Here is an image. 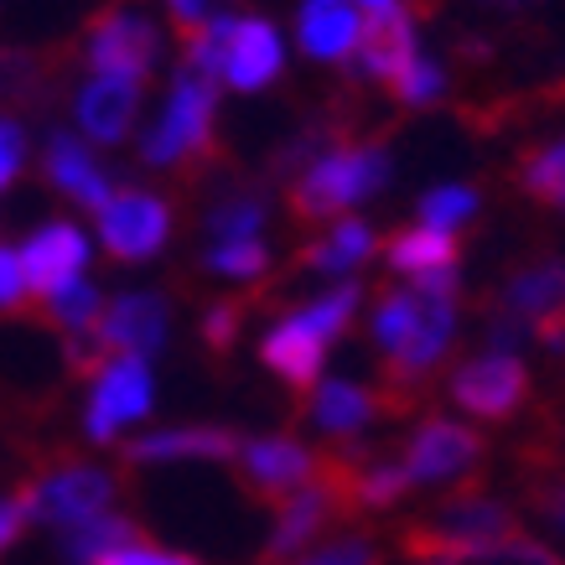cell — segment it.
<instances>
[{
	"mask_svg": "<svg viewBox=\"0 0 565 565\" xmlns=\"http://www.w3.org/2000/svg\"><path fill=\"white\" fill-rule=\"evenodd\" d=\"M509 534H519V530L503 503H493V498H482V493H462V498H451V503H441L426 524L399 534V545H405L411 561H420V555H457V550L493 545V540H509Z\"/></svg>",
	"mask_w": 565,
	"mask_h": 565,
	"instance_id": "cell-1",
	"label": "cell"
},
{
	"mask_svg": "<svg viewBox=\"0 0 565 565\" xmlns=\"http://www.w3.org/2000/svg\"><path fill=\"white\" fill-rule=\"evenodd\" d=\"M390 182V156L379 146H359V151H332L311 167L301 182H296V218H327L338 207L359 203L369 192H379Z\"/></svg>",
	"mask_w": 565,
	"mask_h": 565,
	"instance_id": "cell-2",
	"label": "cell"
},
{
	"mask_svg": "<svg viewBox=\"0 0 565 565\" xmlns=\"http://www.w3.org/2000/svg\"><path fill=\"white\" fill-rule=\"evenodd\" d=\"M109 498H115V478L99 472V467H84V462H68L36 478L21 488V514L26 519H42V524H63V530H78L88 519L109 514Z\"/></svg>",
	"mask_w": 565,
	"mask_h": 565,
	"instance_id": "cell-3",
	"label": "cell"
},
{
	"mask_svg": "<svg viewBox=\"0 0 565 565\" xmlns=\"http://www.w3.org/2000/svg\"><path fill=\"white\" fill-rule=\"evenodd\" d=\"M207 146H213V78L182 73L161 125L146 136V161L167 167V161H182V156H207Z\"/></svg>",
	"mask_w": 565,
	"mask_h": 565,
	"instance_id": "cell-4",
	"label": "cell"
},
{
	"mask_svg": "<svg viewBox=\"0 0 565 565\" xmlns=\"http://www.w3.org/2000/svg\"><path fill=\"white\" fill-rule=\"evenodd\" d=\"M524 390H530V374H524V363L514 353H482V359L462 363L451 374V399L472 415H488V420L514 415Z\"/></svg>",
	"mask_w": 565,
	"mask_h": 565,
	"instance_id": "cell-5",
	"label": "cell"
},
{
	"mask_svg": "<svg viewBox=\"0 0 565 565\" xmlns=\"http://www.w3.org/2000/svg\"><path fill=\"white\" fill-rule=\"evenodd\" d=\"M482 462V436L457 426V420H426L415 430L411 451H405V478L415 482H457Z\"/></svg>",
	"mask_w": 565,
	"mask_h": 565,
	"instance_id": "cell-6",
	"label": "cell"
},
{
	"mask_svg": "<svg viewBox=\"0 0 565 565\" xmlns=\"http://www.w3.org/2000/svg\"><path fill=\"white\" fill-rule=\"evenodd\" d=\"M88 57H94V68L99 78H125V84H140V73L156 63V26L136 11H104L94 21V42H88Z\"/></svg>",
	"mask_w": 565,
	"mask_h": 565,
	"instance_id": "cell-7",
	"label": "cell"
},
{
	"mask_svg": "<svg viewBox=\"0 0 565 565\" xmlns=\"http://www.w3.org/2000/svg\"><path fill=\"white\" fill-rule=\"evenodd\" d=\"M151 411V374L140 359H115L99 369L94 399H88V436L94 441H115L130 420Z\"/></svg>",
	"mask_w": 565,
	"mask_h": 565,
	"instance_id": "cell-8",
	"label": "cell"
},
{
	"mask_svg": "<svg viewBox=\"0 0 565 565\" xmlns=\"http://www.w3.org/2000/svg\"><path fill=\"white\" fill-rule=\"evenodd\" d=\"M172 228V213L161 198L151 192H120L99 207V234H104V249L115 259H146L161 249Z\"/></svg>",
	"mask_w": 565,
	"mask_h": 565,
	"instance_id": "cell-9",
	"label": "cell"
},
{
	"mask_svg": "<svg viewBox=\"0 0 565 565\" xmlns=\"http://www.w3.org/2000/svg\"><path fill=\"white\" fill-rule=\"evenodd\" d=\"M239 467H244V482H249L259 498H280V503L317 478V457H311L307 446L286 441V436L249 441L239 451Z\"/></svg>",
	"mask_w": 565,
	"mask_h": 565,
	"instance_id": "cell-10",
	"label": "cell"
},
{
	"mask_svg": "<svg viewBox=\"0 0 565 565\" xmlns=\"http://www.w3.org/2000/svg\"><path fill=\"white\" fill-rule=\"evenodd\" d=\"M161 338H167V301L161 296H120L115 307L104 311L99 322V353H120V359H146V353H156L161 348Z\"/></svg>",
	"mask_w": 565,
	"mask_h": 565,
	"instance_id": "cell-11",
	"label": "cell"
},
{
	"mask_svg": "<svg viewBox=\"0 0 565 565\" xmlns=\"http://www.w3.org/2000/svg\"><path fill=\"white\" fill-rule=\"evenodd\" d=\"M84 259H88V239H84V234H78L73 223H47V228H42V234L21 249V280H26L32 291L52 296V291H63V286H73V280H78Z\"/></svg>",
	"mask_w": 565,
	"mask_h": 565,
	"instance_id": "cell-12",
	"label": "cell"
},
{
	"mask_svg": "<svg viewBox=\"0 0 565 565\" xmlns=\"http://www.w3.org/2000/svg\"><path fill=\"white\" fill-rule=\"evenodd\" d=\"M244 441L234 430L218 426H182V430H156V436H140V441L125 446L130 462H192V457H207V462H223V457H239Z\"/></svg>",
	"mask_w": 565,
	"mask_h": 565,
	"instance_id": "cell-13",
	"label": "cell"
},
{
	"mask_svg": "<svg viewBox=\"0 0 565 565\" xmlns=\"http://www.w3.org/2000/svg\"><path fill=\"white\" fill-rule=\"evenodd\" d=\"M359 63H363V73H374V78H399V73L415 63V26L399 6L374 11V17L363 21Z\"/></svg>",
	"mask_w": 565,
	"mask_h": 565,
	"instance_id": "cell-14",
	"label": "cell"
},
{
	"mask_svg": "<svg viewBox=\"0 0 565 565\" xmlns=\"http://www.w3.org/2000/svg\"><path fill=\"white\" fill-rule=\"evenodd\" d=\"M280 73V36L265 21H234L228 52H223V78L234 88H265Z\"/></svg>",
	"mask_w": 565,
	"mask_h": 565,
	"instance_id": "cell-15",
	"label": "cell"
},
{
	"mask_svg": "<svg viewBox=\"0 0 565 565\" xmlns=\"http://www.w3.org/2000/svg\"><path fill=\"white\" fill-rule=\"evenodd\" d=\"M265 363H270L275 374L286 379L291 390H311L317 384V374H322V353H327V343L311 332L301 317H286V322L275 327L270 338H265Z\"/></svg>",
	"mask_w": 565,
	"mask_h": 565,
	"instance_id": "cell-16",
	"label": "cell"
},
{
	"mask_svg": "<svg viewBox=\"0 0 565 565\" xmlns=\"http://www.w3.org/2000/svg\"><path fill=\"white\" fill-rule=\"evenodd\" d=\"M359 36H363V21L353 11V0H307V11H301V47L311 57L338 63V57H348L359 47Z\"/></svg>",
	"mask_w": 565,
	"mask_h": 565,
	"instance_id": "cell-17",
	"label": "cell"
},
{
	"mask_svg": "<svg viewBox=\"0 0 565 565\" xmlns=\"http://www.w3.org/2000/svg\"><path fill=\"white\" fill-rule=\"evenodd\" d=\"M140 84H125V78H94V84L78 94V125H84L94 140H115L130 130V115H136Z\"/></svg>",
	"mask_w": 565,
	"mask_h": 565,
	"instance_id": "cell-18",
	"label": "cell"
},
{
	"mask_svg": "<svg viewBox=\"0 0 565 565\" xmlns=\"http://www.w3.org/2000/svg\"><path fill=\"white\" fill-rule=\"evenodd\" d=\"M47 177L68 192V198H78V203H88V207H104L109 198H115V192H109V182H104V172L94 167V156H88L73 136H52V146H47Z\"/></svg>",
	"mask_w": 565,
	"mask_h": 565,
	"instance_id": "cell-19",
	"label": "cell"
},
{
	"mask_svg": "<svg viewBox=\"0 0 565 565\" xmlns=\"http://www.w3.org/2000/svg\"><path fill=\"white\" fill-rule=\"evenodd\" d=\"M524 503L565 545V451H534L530 478H524Z\"/></svg>",
	"mask_w": 565,
	"mask_h": 565,
	"instance_id": "cell-20",
	"label": "cell"
},
{
	"mask_svg": "<svg viewBox=\"0 0 565 565\" xmlns=\"http://www.w3.org/2000/svg\"><path fill=\"white\" fill-rule=\"evenodd\" d=\"M379 411V399L359 384H348V379H332L322 390L311 394V420L332 436H353V430L369 426V415Z\"/></svg>",
	"mask_w": 565,
	"mask_h": 565,
	"instance_id": "cell-21",
	"label": "cell"
},
{
	"mask_svg": "<svg viewBox=\"0 0 565 565\" xmlns=\"http://www.w3.org/2000/svg\"><path fill=\"white\" fill-rule=\"evenodd\" d=\"M390 265L415 275V280L451 275L457 270V244H451V234H436V228H411V234H399L390 244Z\"/></svg>",
	"mask_w": 565,
	"mask_h": 565,
	"instance_id": "cell-22",
	"label": "cell"
},
{
	"mask_svg": "<svg viewBox=\"0 0 565 565\" xmlns=\"http://www.w3.org/2000/svg\"><path fill=\"white\" fill-rule=\"evenodd\" d=\"M415 565H565V561L555 550L540 545V540L509 534V540H493V545H478V550H457V555H420Z\"/></svg>",
	"mask_w": 565,
	"mask_h": 565,
	"instance_id": "cell-23",
	"label": "cell"
},
{
	"mask_svg": "<svg viewBox=\"0 0 565 565\" xmlns=\"http://www.w3.org/2000/svg\"><path fill=\"white\" fill-rule=\"evenodd\" d=\"M136 540H140V530L130 519L99 514V519H88V524H78V530H68V565H94L99 555H109V550H120V545H136Z\"/></svg>",
	"mask_w": 565,
	"mask_h": 565,
	"instance_id": "cell-24",
	"label": "cell"
},
{
	"mask_svg": "<svg viewBox=\"0 0 565 565\" xmlns=\"http://www.w3.org/2000/svg\"><path fill=\"white\" fill-rule=\"evenodd\" d=\"M369 249H374V234H369L363 223L348 218V223H338L322 244H311L307 265H311V270H327V275H343V270H353V265H363V259H369Z\"/></svg>",
	"mask_w": 565,
	"mask_h": 565,
	"instance_id": "cell-25",
	"label": "cell"
},
{
	"mask_svg": "<svg viewBox=\"0 0 565 565\" xmlns=\"http://www.w3.org/2000/svg\"><path fill=\"white\" fill-rule=\"evenodd\" d=\"M561 270L555 265H540V270H524L509 280V307L519 311V317H540L545 322L550 307H555V296H561Z\"/></svg>",
	"mask_w": 565,
	"mask_h": 565,
	"instance_id": "cell-26",
	"label": "cell"
},
{
	"mask_svg": "<svg viewBox=\"0 0 565 565\" xmlns=\"http://www.w3.org/2000/svg\"><path fill=\"white\" fill-rule=\"evenodd\" d=\"M47 311L57 327H68V332H94V317H99V291L88 286V280H73L63 291L47 296Z\"/></svg>",
	"mask_w": 565,
	"mask_h": 565,
	"instance_id": "cell-27",
	"label": "cell"
},
{
	"mask_svg": "<svg viewBox=\"0 0 565 565\" xmlns=\"http://www.w3.org/2000/svg\"><path fill=\"white\" fill-rule=\"evenodd\" d=\"M478 213V192L472 188H436L420 198V218H426V228H436V234H451L457 223H467Z\"/></svg>",
	"mask_w": 565,
	"mask_h": 565,
	"instance_id": "cell-28",
	"label": "cell"
},
{
	"mask_svg": "<svg viewBox=\"0 0 565 565\" xmlns=\"http://www.w3.org/2000/svg\"><path fill=\"white\" fill-rule=\"evenodd\" d=\"M353 307H359V291H353V286H338L332 296H322V301H311V307H307V311H296V317H301V322H307L311 332L322 338V343H332V338H338V332L348 327Z\"/></svg>",
	"mask_w": 565,
	"mask_h": 565,
	"instance_id": "cell-29",
	"label": "cell"
},
{
	"mask_svg": "<svg viewBox=\"0 0 565 565\" xmlns=\"http://www.w3.org/2000/svg\"><path fill=\"white\" fill-rule=\"evenodd\" d=\"M207 223H213V234H218L223 244L255 239V228L265 223V203H259V198H228Z\"/></svg>",
	"mask_w": 565,
	"mask_h": 565,
	"instance_id": "cell-30",
	"label": "cell"
},
{
	"mask_svg": "<svg viewBox=\"0 0 565 565\" xmlns=\"http://www.w3.org/2000/svg\"><path fill=\"white\" fill-rule=\"evenodd\" d=\"M524 188H530L534 198H545V203H565V146H555V151H545L540 161H530Z\"/></svg>",
	"mask_w": 565,
	"mask_h": 565,
	"instance_id": "cell-31",
	"label": "cell"
},
{
	"mask_svg": "<svg viewBox=\"0 0 565 565\" xmlns=\"http://www.w3.org/2000/svg\"><path fill=\"white\" fill-rule=\"evenodd\" d=\"M446 88V73L436 68V63H426V57H415L411 68L394 78V94H399V104H430L436 94Z\"/></svg>",
	"mask_w": 565,
	"mask_h": 565,
	"instance_id": "cell-32",
	"label": "cell"
},
{
	"mask_svg": "<svg viewBox=\"0 0 565 565\" xmlns=\"http://www.w3.org/2000/svg\"><path fill=\"white\" fill-rule=\"evenodd\" d=\"M207 265L223 275H259L265 265H270V255H265V244L259 239H239V244H218L213 255H207Z\"/></svg>",
	"mask_w": 565,
	"mask_h": 565,
	"instance_id": "cell-33",
	"label": "cell"
},
{
	"mask_svg": "<svg viewBox=\"0 0 565 565\" xmlns=\"http://www.w3.org/2000/svg\"><path fill=\"white\" fill-rule=\"evenodd\" d=\"M94 565H198V561H192V555H177V550L151 545V540H136V545H120V550H109V555H99Z\"/></svg>",
	"mask_w": 565,
	"mask_h": 565,
	"instance_id": "cell-34",
	"label": "cell"
},
{
	"mask_svg": "<svg viewBox=\"0 0 565 565\" xmlns=\"http://www.w3.org/2000/svg\"><path fill=\"white\" fill-rule=\"evenodd\" d=\"M301 565H379L374 540H338V545H322L317 555H307Z\"/></svg>",
	"mask_w": 565,
	"mask_h": 565,
	"instance_id": "cell-35",
	"label": "cell"
},
{
	"mask_svg": "<svg viewBox=\"0 0 565 565\" xmlns=\"http://www.w3.org/2000/svg\"><path fill=\"white\" fill-rule=\"evenodd\" d=\"M207 343L213 348H228L234 343V332H239V307H234V301H223V307H213L207 311Z\"/></svg>",
	"mask_w": 565,
	"mask_h": 565,
	"instance_id": "cell-36",
	"label": "cell"
},
{
	"mask_svg": "<svg viewBox=\"0 0 565 565\" xmlns=\"http://www.w3.org/2000/svg\"><path fill=\"white\" fill-rule=\"evenodd\" d=\"M21 291H26V280H21V255L0 249V307H17Z\"/></svg>",
	"mask_w": 565,
	"mask_h": 565,
	"instance_id": "cell-37",
	"label": "cell"
},
{
	"mask_svg": "<svg viewBox=\"0 0 565 565\" xmlns=\"http://www.w3.org/2000/svg\"><path fill=\"white\" fill-rule=\"evenodd\" d=\"M17 167H21V130L11 120H0V188L17 177Z\"/></svg>",
	"mask_w": 565,
	"mask_h": 565,
	"instance_id": "cell-38",
	"label": "cell"
},
{
	"mask_svg": "<svg viewBox=\"0 0 565 565\" xmlns=\"http://www.w3.org/2000/svg\"><path fill=\"white\" fill-rule=\"evenodd\" d=\"M167 6H172V17H177V26H182V32H203L207 26V0H167Z\"/></svg>",
	"mask_w": 565,
	"mask_h": 565,
	"instance_id": "cell-39",
	"label": "cell"
},
{
	"mask_svg": "<svg viewBox=\"0 0 565 565\" xmlns=\"http://www.w3.org/2000/svg\"><path fill=\"white\" fill-rule=\"evenodd\" d=\"M21 524H26V514H21V503H0V550H6L11 540H17Z\"/></svg>",
	"mask_w": 565,
	"mask_h": 565,
	"instance_id": "cell-40",
	"label": "cell"
},
{
	"mask_svg": "<svg viewBox=\"0 0 565 565\" xmlns=\"http://www.w3.org/2000/svg\"><path fill=\"white\" fill-rule=\"evenodd\" d=\"M363 6H369V11H390L394 0H363Z\"/></svg>",
	"mask_w": 565,
	"mask_h": 565,
	"instance_id": "cell-41",
	"label": "cell"
}]
</instances>
